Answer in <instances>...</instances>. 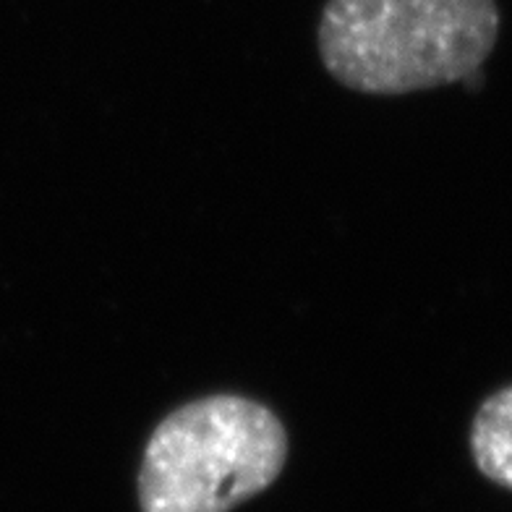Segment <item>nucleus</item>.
<instances>
[{"mask_svg":"<svg viewBox=\"0 0 512 512\" xmlns=\"http://www.w3.org/2000/svg\"><path fill=\"white\" fill-rule=\"evenodd\" d=\"M497 37V0H327L317 32L327 74L361 95L465 84Z\"/></svg>","mask_w":512,"mask_h":512,"instance_id":"obj_1","label":"nucleus"},{"mask_svg":"<svg viewBox=\"0 0 512 512\" xmlns=\"http://www.w3.org/2000/svg\"><path fill=\"white\" fill-rule=\"evenodd\" d=\"M288 429L243 395H207L149 434L136 479L142 512H230L270 489L288 463Z\"/></svg>","mask_w":512,"mask_h":512,"instance_id":"obj_2","label":"nucleus"},{"mask_svg":"<svg viewBox=\"0 0 512 512\" xmlns=\"http://www.w3.org/2000/svg\"><path fill=\"white\" fill-rule=\"evenodd\" d=\"M468 445L486 479L512 492V384L484 398L473 416Z\"/></svg>","mask_w":512,"mask_h":512,"instance_id":"obj_3","label":"nucleus"}]
</instances>
